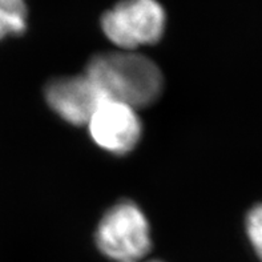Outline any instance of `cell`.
Returning <instances> with one entry per match:
<instances>
[{"instance_id": "6da1fadb", "label": "cell", "mask_w": 262, "mask_h": 262, "mask_svg": "<svg viewBox=\"0 0 262 262\" xmlns=\"http://www.w3.org/2000/svg\"><path fill=\"white\" fill-rule=\"evenodd\" d=\"M85 75L105 99L135 110L150 105L163 92L161 71L152 60L139 53H100L91 59Z\"/></svg>"}, {"instance_id": "7a4b0ae2", "label": "cell", "mask_w": 262, "mask_h": 262, "mask_svg": "<svg viewBox=\"0 0 262 262\" xmlns=\"http://www.w3.org/2000/svg\"><path fill=\"white\" fill-rule=\"evenodd\" d=\"M96 244L113 261L143 259L150 249V228L143 210L130 201L112 206L97 226Z\"/></svg>"}, {"instance_id": "3957f363", "label": "cell", "mask_w": 262, "mask_h": 262, "mask_svg": "<svg viewBox=\"0 0 262 262\" xmlns=\"http://www.w3.org/2000/svg\"><path fill=\"white\" fill-rule=\"evenodd\" d=\"M165 24V11L157 0H123L101 17L105 36L128 51L157 43Z\"/></svg>"}, {"instance_id": "277c9868", "label": "cell", "mask_w": 262, "mask_h": 262, "mask_svg": "<svg viewBox=\"0 0 262 262\" xmlns=\"http://www.w3.org/2000/svg\"><path fill=\"white\" fill-rule=\"evenodd\" d=\"M86 125L93 141L113 155H126L135 149L143 133L136 110L113 100H104Z\"/></svg>"}, {"instance_id": "5b68a950", "label": "cell", "mask_w": 262, "mask_h": 262, "mask_svg": "<svg viewBox=\"0 0 262 262\" xmlns=\"http://www.w3.org/2000/svg\"><path fill=\"white\" fill-rule=\"evenodd\" d=\"M44 93L51 110L75 125H86L97 106L108 100L85 73L52 80Z\"/></svg>"}, {"instance_id": "8992f818", "label": "cell", "mask_w": 262, "mask_h": 262, "mask_svg": "<svg viewBox=\"0 0 262 262\" xmlns=\"http://www.w3.org/2000/svg\"><path fill=\"white\" fill-rule=\"evenodd\" d=\"M26 0H0V40L17 36L27 30Z\"/></svg>"}, {"instance_id": "52a82bcc", "label": "cell", "mask_w": 262, "mask_h": 262, "mask_svg": "<svg viewBox=\"0 0 262 262\" xmlns=\"http://www.w3.org/2000/svg\"><path fill=\"white\" fill-rule=\"evenodd\" d=\"M246 233L253 249L262 261V203L254 206L246 217Z\"/></svg>"}, {"instance_id": "ba28073f", "label": "cell", "mask_w": 262, "mask_h": 262, "mask_svg": "<svg viewBox=\"0 0 262 262\" xmlns=\"http://www.w3.org/2000/svg\"><path fill=\"white\" fill-rule=\"evenodd\" d=\"M133 262H161V261H141V259H140V261H133Z\"/></svg>"}]
</instances>
